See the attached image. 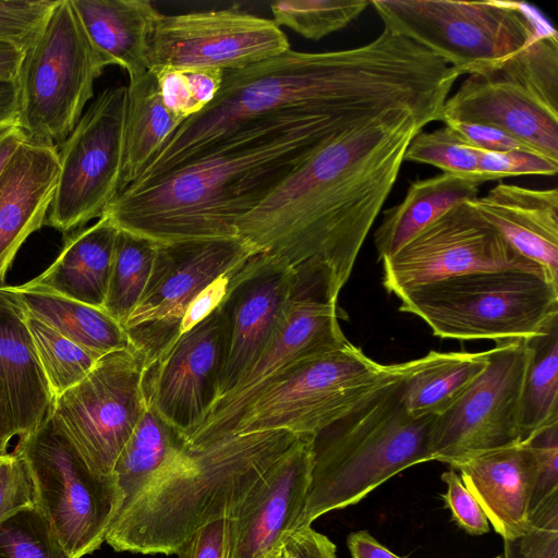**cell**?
<instances>
[{
    "label": "cell",
    "instance_id": "60d3db41",
    "mask_svg": "<svg viewBox=\"0 0 558 558\" xmlns=\"http://www.w3.org/2000/svg\"><path fill=\"white\" fill-rule=\"evenodd\" d=\"M558 161L529 150L480 151L478 179L486 181L520 175H555Z\"/></svg>",
    "mask_w": 558,
    "mask_h": 558
},
{
    "label": "cell",
    "instance_id": "7402d4cb",
    "mask_svg": "<svg viewBox=\"0 0 558 558\" xmlns=\"http://www.w3.org/2000/svg\"><path fill=\"white\" fill-rule=\"evenodd\" d=\"M59 154L28 138L0 175V287L19 250L46 222L58 184Z\"/></svg>",
    "mask_w": 558,
    "mask_h": 558
},
{
    "label": "cell",
    "instance_id": "8d00e7d4",
    "mask_svg": "<svg viewBox=\"0 0 558 558\" xmlns=\"http://www.w3.org/2000/svg\"><path fill=\"white\" fill-rule=\"evenodd\" d=\"M478 159L480 150L468 145L446 124L432 132L420 131L412 137L403 155V161L429 165L444 173L477 181Z\"/></svg>",
    "mask_w": 558,
    "mask_h": 558
},
{
    "label": "cell",
    "instance_id": "ab89813d",
    "mask_svg": "<svg viewBox=\"0 0 558 558\" xmlns=\"http://www.w3.org/2000/svg\"><path fill=\"white\" fill-rule=\"evenodd\" d=\"M59 0L0 1V41L26 51L38 38Z\"/></svg>",
    "mask_w": 558,
    "mask_h": 558
},
{
    "label": "cell",
    "instance_id": "d590c367",
    "mask_svg": "<svg viewBox=\"0 0 558 558\" xmlns=\"http://www.w3.org/2000/svg\"><path fill=\"white\" fill-rule=\"evenodd\" d=\"M371 4L366 0H290L270 4L272 21L304 38L318 40L357 19Z\"/></svg>",
    "mask_w": 558,
    "mask_h": 558
},
{
    "label": "cell",
    "instance_id": "3957f363",
    "mask_svg": "<svg viewBox=\"0 0 558 558\" xmlns=\"http://www.w3.org/2000/svg\"><path fill=\"white\" fill-rule=\"evenodd\" d=\"M351 130L300 111L243 122L197 159L132 183L104 215L118 229L157 243L236 238L240 219L318 148Z\"/></svg>",
    "mask_w": 558,
    "mask_h": 558
},
{
    "label": "cell",
    "instance_id": "f546056e",
    "mask_svg": "<svg viewBox=\"0 0 558 558\" xmlns=\"http://www.w3.org/2000/svg\"><path fill=\"white\" fill-rule=\"evenodd\" d=\"M487 351L437 352L402 363L401 400L413 416L437 415L485 368Z\"/></svg>",
    "mask_w": 558,
    "mask_h": 558
},
{
    "label": "cell",
    "instance_id": "277c9868",
    "mask_svg": "<svg viewBox=\"0 0 558 558\" xmlns=\"http://www.w3.org/2000/svg\"><path fill=\"white\" fill-rule=\"evenodd\" d=\"M298 438L266 430L186 445L116 519L105 542L116 551L175 554L201 527L233 519L257 480Z\"/></svg>",
    "mask_w": 558,
    "mask_h": 558
},
{
    "label": "cell",
    "instance_id": "f1b7e54d",
    "mask_svg": "<svg viewBox=\"0 0 558 558\" xmlns=\"http://www.w3.org/2000/svg\"><path fill=\"white\" fill-rule=\"evenodd\" d=\"M481 184L475 179L444 172L411 182L404 198L384 211L374 233L378 260L393 255L453 206L478 197Z\"/></svg>",
    "mask_w": 558,
    "mask_h": 558
},
{
    "label": "cell",
    "instance_id": "ac0fdd59",
    "mask_svg": "<svg viewBox=\"0 0 558 558\" xmlns=\"http://www.w3.org/2000/svg\"><path fill=\"white\" fill-rule=\"evenodd\" d=\"M290 44L272 20L234 9L159 13L148 39V70H238L279 56Z\"/></svg>",
    "mask_w": 558,
    "mask_h": 558
},
{
    "label": "cell",
    "instance_id": "f35d334b",
    "mask_svg": "<svg viewBox=\"0 0 558 558\" xmlns=\"http://www.w3.org/2000/svg\"><path fill=\"white\" fill-rule=\"evenodd\" d=\"M504 558H558V493L531 512L522 534L504 541Z\"/></svg>",
    "mask_w": 558,
    "mask_h": 558
},
{
    "label": "cell",
    "instance_id": "74e56055",
    "mask_svg": "<svg viewBox=\"0 0 558 558\" xmlns=\"http://www.w3.org/2000/svg\"><path fill=\"white\" fill-rule=\"evenodd\" d=\"M0 558H71L33 506L0 522Z\"/></svg>",
    "mask_w": 558,
    "mask_h": 558
},
{
    "label": "cell",
    "instance_id": "7bdbcfd3",
    "mask_svg": "<svg viewBox=\"0 0 558 558\" xmlns=\"http://www.w3.org/2000/svg\"><path fill=\"white\" fill-rule=\"evenodd\" d=\"M441 480L447 485L444 499L456 523L471 535H482L489 532V522L485 512L464 485L460 475L451 469L441 474Z\"/></svg>",
    "mask_w": 558,
    "mask_h": 558
},
{
    "label": "cell",
    "instance_id": "f907efd6",
    "mask_svg": "<svg viewBox=\"0 0 558 558\" xmlns=\"http://www.w3.org/2000/svg\"><path fill=\"white\" fill-rule=\"evenodd\" d=\"M347 545L352 558H403L381 545L367 531L349 534Z\"/></svg>",
    "mask_w": 558,
    "mask_h": 558
},
{
    "label": "cell",
    "instance_id": "2e32d148",
    "mask_svg": "<svg viewBox=\"0 0 558 558\" xmlns=\"http://www.w3.org/2000/svg\"><path fill=\"white\" fill-rule=\"evenodd\" d=\"M526 339L496 342L485 368L433 421L434 460L450 464L470 454L520 441Z\"/></svg>",
    "mask_w": 558,
    "mask_h": 558
},
{
    "label": "cell",
    "instance_id": "b9f144b4",
    "mask_svg": "<svg viewBox=\"0 0 558 558\" xmlns=\"http://www.w3.org/2000/svg\"><path fill=\"white\" fill-rule=\"evenodd\" d=\"M535 463V477L531 512L547 498L558 493V423H555L525 440Z\"/></svg>",
    "mask_w": 558,
    "mask_h": 558
},
{
    "label": "cell",
    "instance_id": "6da1fadb",
    "mask_svg": "<svg viewBox=\"0 0 558 558\" xmlns=\"http://www.w3.org/2000/svg\"><path fill=\"white\" fill-rule=\"evenodd\" d=\"M457 71L421 45L387 28L372 41L325 52L288 51L223 71L213 101L186 119L138 181L195 159L243 122L288 111L339 120L355 129L395 110L425 125L441 121Z\"/></svg>",
    "mask_w": 558,
    "mask_h": 558
},
{
    "label": "cell",
    "instance_id": "e0dca14e",
    "mask_svg": "<svg viewBox=\"0 0 558 558\" xmlns=\"http://www.w3.org/2000/svg\"><path fill=\"white\" fill-rule=\"evenodd\" d=\"M381 263L383 286L396 295L473 272L527 270L548 276L514 251L468 202L453 206Z\"/></svg>",
    "mask_w": 558,
    "mask_h": 558
},
{
    "label": "cell",
    "instance_id": "5bb4252c",
    "mask_svg": "<svg viewBox=\"0 0 558 558\" xmlns=\"http://www.w3.org/2000/svg\"><path fill=\"white\" fill-rule=\"evenodd\" d=\"M338 299L318 276L296 275L279 323L253 364L218 399L187 445H206L229 436L243 410L271 380L294 364L344 344Z\"/></svg>",
    "mask_w": 558,
    "mask_h": 558
},
{
    "label": "cell",
    "instance_id": "681fc988",
    "mask_svg": "<svg viewBox=\"0 0 558 558\" xmlns=\"http://www.w3.org/2000/svg\"><path fill=\"white\" fill-rule=\"evenodd\" d=\"M193 96L203 110L218 94L223 71L219 69H183Z\"/></svg>",
    "mask_w": 558,
    "mask_h": 558
},
{
    "label": "cell",
    "instance_id": "4fadbf2b",
    "mask_svg": "<svg viewBox=\"0 0 558 558\" xmlns=\"http://www.w3.org/2000/svg\"><path fill=\"white\" fill-rule=\"evenodd\" d=\"M256 253L239 236L157 243L147 287L122 325L146 369L180 337L184 314L201 292Z\"/></svg>",
    "mask_w": 558,
    "mask_h": 558
},
{
    "label": "cell",
    "instance_id": "44dd1931",
    "mask_svg": "<svg viewBox=\"0 0 558 558\" xmlns=\"http://www.w3.org/2000/svg\"><path fill=\"white\" fill-rule=\"evenodd\" d=\"M295 281L290 265L264 253L253 255L238 272L221 303L229 322V349L219 398L260 354L291 300Z\"/></svg>",
    "mask_w": 558,
    "mask_h": 558
},
{
    "label": "cell",
    "instance_id": "ba28073f",
    "mask_svg": "<svg viewBox=\"0 0 558 558\" xmlns=\"http://www.w3.org/2000/svg\"><path fill=\"white\" fill-rule=\"evenodd\" d=\"M385 28L472 74L526 47L553 27L520 1L373 0Z\"/></svg>",
    "mask_w": 558,
    "mask_h": 558
},
{
    "label": "cell",
    "instance_id": "836d02e7",
    "mask_svg": "<svg viewBox=\"0 0 558 558\" xmlns=\"http://www.w3.org/2000/svg\"><path fill=\"white\" fill-rule=\"evenodd\" d=\"M156 250L157 242L119 229L102 310L121 325L144 294Z\"/></svg>",
    "mask_w": 558,
    "mask_h": 558
},
{
    "label": "cell",
    "instance_id": "4316f807",
    "mask_svg": "<svg viewBox=\"0 0 558 558\" xmlns=\"http://www.w3.org/2000/svg\"><path fill=\"white\" fill-rule=\"evenodd\" d=\"M0 304L19 316L39 320L98 356L130 347L122 325L99 307L52 292L7 284L0 287Z\"/></svg>",
    "mask_w": 558,
    "mask_h": 558
},
{
    "label": "cell",
    "instance_id": "5b68a950",
    "mask_svg": "<svg viewBox=\"0 0 558 558\" xmlns=\"http://www.w3.org/2000/svg\"><path fill=\"white\" fill-rule=\"evenodd\" d=\"M399 374L314 437L311 485L298 529L353 506L405 469L433 461L429 435L436 415L404 408ZM296 529V530H298Z\"/></svg>",
    "mask_w": 558,
    "mask_h": 558
},
{
    "label": "cell",
    "instance_id": "83f0119b",
    "mask_svg": "<svg viewBox=\"0 0 558 558\" xmlns=\"http://www.w3.org/2000/svg\"><path fill=\"white\" fill-rule=\"evenodd\" d=\"M0 387L17 436L39 427L50 415L52 395L23 320L0 304Z\"/></svg>",
    "mask_w": 558,
    "mask_h": 558
},
{
    "label": "cell",
    "instance_id": "6f0895ef",
    "mask_svg": "<svg viewBox=\"0 0 558 558\" xmlns=\"http://www.w3.org/2000/svg\"><path fill=\"white\" fill-rule=\"evenodd\" d=\"M268 558H277L276 551L271 554Z\"/></svg>",
    "mask_w": 558,
    "mask_h": 558
},
{
    "label": "cell",
    "instance_id": "8fae6325",
    "mask_svg": "<svg viewBox=\"0 0 558 558\" xmlns=\"http://www.w3.org/2000/svg\"><path fill=\"white\" fill-rule=\"evenodd\" d=\"M13 453L27 466L35 508L70 557L97 550L118 509L113 476L93 472L49 417L20 437Z\"/></svg>",
    "mask_w": 558,
    "mask_h": 558
},
{
    "label": "cell",
    "instance_id": "9a60e30c",
    "mask_svg": "<svg viewBox=\"0 0 558 558\" xmlns=\"http://www.w3.org/2000/svg\"><path fill=\"white\" fill-rule=\"evenodd\" d=\"M126 86L104 89L58 146V184L48 226L75 231L100 218L121 191Z\"/></svg>",
    "mask_w": 558,
    "mask_h": 558
},
{
    "label": "cell",
    "instance_id": "7dc6e473",
    "mask_svg": "<svg viewBox=\"0 0 558 558\" xmlns=\"http://www.w3.org/2000/svg\"><path fill=\"white\" fill-rule=\"evenodd\" d=\"M445 124L453 129L468 145L483 153L533 151L518 138L494 126L453 121Z\"/></svg>",
    "mask_w": 558,
    "mask_h": 558
},
{
    "label": "cell",
    "instance_id": "db71d44e",
    "mask_svg": "<svg viewBox=\"0 0 558 558\" xmlns=\"http://www.w3.org/2000/svg\"><path fill=\"white\" fill-rule=\"evenodd\" d=\"M16 82L0 83V128L17 122Z\"/></svg>",
    "mask_w": 558,
    "mask_h": 558
},
{
    "label": "cell",
    "instance_id": "1f68e13d",
    "mask_svg": "<svg viewBox=\"0 0 558 558\" xmlns=\"http://www.w3.org/2000/svg\"><path fill=\"white\" fill-rule=\"evenodd\" d=\"M182 123L163 105L153 72L129 81L121 191L140 179Z\"/></svg>",
    "mask_w": 558,
    "mask_h": 558
},
{
    "label": "cell",
    "instance_id": "816d5d0a",
    "mask_svg": "<svg viewBox=\"0 0 558 558\" xmlns=\"http://www.w3.org/2000/svg\"><path fill=\"white\" fill-rule=\"evenodd\" d=\"M28 140L16 123L0 128V175L17 149Z\"/></svg>",
    "mask_w": 558,
    "mask_h": 558
},
{
    "label": "cell",
    "instance_id": "8992f818",
    "mask_svg": "<svg viewBox=\"0 0 558 558\" xmlns=\"http://www.w3.org/2000/svg\"><path fill=\"white\" fill-rule=\"evenodd\" d=\"M399 311L442 339H527L558 317V283L527 270L473 272L405 289Z\"/></svg>",
    "mask_w": 558,
    "mask_h": 558
},
{
    "label": "cell",
    "instance_id": "7c38bea8",
    "mask_svg": "<svg viewBox=\"0 0 558 558\" xmlns=\"http://www.w3.org/2000/svg\"><path fill=\"white\" fill-rule=\"evenodd\" d=\"M146 365L131 347L101 356L75 386L53 399L49 418L89 469L110 476L146 407Z\"/></svg>",
    "mask_w": 558,
    "mask_h": 558
},
{
    "label": "cell",
    "instance_id": "f6af8a7d",
    "mask_svg": "<svg viewBox=\"0 0 558 558\" xmlns=\"http://www.w3.org/2000/svg\"><path fill=\"white\" fill-rule=\"evenodd\" d=\"M149 71L156 77L161 100L169 111L183 122L202 111L183 69L157 68Z\"/></svg>",
    "mask_w": 558,
    "mask_h": 558
},
{
    "label": "cell",
    "instance_id": "30bf717a",
    "mask_svg": "<svg viewBox=\"0 0 558 558\" xmlns=\"http://www.w3.org/2000/svg\"><path fill=\"white\" fill-rule=\"evenodd\" d=\"M106 63L87 38L70 0H59L25 51L17 85V124L28 138L57 147L71 134Z\"/></svg>",
    "mask_w": 558,
    "mask_h": 558
},
{
    "label": "cell",
    "instance_id": "d6a6232c",
    "mask_svg": "<svg viewBox=\"0 0 558 558\" xmlns=\"http://www.w3.org/2000/svg\"><path fill=\"white\" fill-rule=\"evenodd\" d=\"M527 363L520 409V441L558 423V317L526 339Z\"/></svg>",
    "mask_w": 558,
    "mask_h": 558
},
{
    "label": "cell",
    "instance_id": "bcb514c9",
    "mask_svg": "<svg viewBox=\"0 0 558 558\" xmlns=\"http://www.w3.org/2000/svg\"><path fill=\"white\" fill-rule=\"evenodd\" d=\"M231 519L209 523L191 535L175 553L178 558H229Z\"/></svg>",
    "mask_w": 558,
    "mask_h": 558
},
{
    "label": "cell",
    "instance_id": "f5cc1de1",
    "mask_svg": "<svg viewBox=\"0 0 558 558\" xmlns=\"http://www.w3.org/2000/svg\"><path fill=\"white\" fill-rule=\"evenodd\" d=\"M24 53L16 45L0 41V83L16 82Z\"/></svg>",
    "mask_w": 558,
    "mask_h": 558
},
{
    "label": "cell",
    "instance_id": "9c48e42d",
    "mask_svg": "<svg viewBox=\"0 0 558 558\" xmlns=\"http://www.w3.org/2000/svg\"><path fill=\"white\" fill-rule=\"evenodd\" d=\"M401 363L380 364L349 340L305 359L267 384L239 416L232 434L287 430L316 436L395 378Z\"/></svg>",
    "mask_w": 558,
    "mask_h": 558
},
{
    "label": "cell",
    "instance_id": "9f6ffc18",
    "mask_svg": "<svg viewBox=\"0 0 558 558\" xmlns=\"http://www.w3.org/2000/svg\"><path fill=\"white\" fill-rule=\"evenodd\" d=\"M10 456V453L5 457H0V464Z\"/></svg>",
    "mask_w": 558,
    "mask_h": 558
},
{
    "label": "cell",
    "instance_id": "52a82bcc",
    "mask_svg": "<svg viewBox=\"0 0 558 558\" xmlns=\"http://www.w3.org/2000/svg\"><path fill=\"white\" fill-rule=\"evenodd\" d=\"M497 128L558 161V34L550 27L526 47L470 74L444 105L441 122Z\"/></svg>",
    "mask_w": 558,
    "mask_h": 558
},
{
    "label": "cell",
    "instance_id": "ffe728a7",
    "mask_svg": "<svg viewBox=\"0 0 558 558\" xmlns=\"http://www.w3.org/2000/svg\"><path fill=\"white\" fill-rule=\"evenodd\" d=\"M313 458L314 436L299 437L257 480L231 519L229 558H268L298 529Z\"/></svg>",
    "mask_w": 558,
    "mask_h": 558
},
{
    "label": "cell",
    "instance_id": "680465c9",
    "mask_svg": "<svg viewBox=\"0 0 558 558\" xmlns=\"http://www.w3.org/2000/svg\"><path fill=\"white\" fill-rule=\"evenodd\" d=\"M494 558H502L501 556H497V557H494Z\"/></svg>",
    "mask_w": 558,
    "mask_h": 558
},
{
    "label": "cell",
    "instance_id": "603a6c76",
    "mask_svg": "<svg viewBox=\"0 0 558 558\" xmlns=\"http://www.w3.org/2000/svg\"><path fill=\"white\" fill-rule=\"evenodd\" d=\"M472 493L504 541L524 532L535 477L533 452L525 441L476 452L449 464Z\"/></svg>",
    "mask_w": 558,
    "mask_h": 558
},
{
    "label": "cell",
    "instance_id": "ee69618b",
    "mask_svg": "<svg viewBox=\"0 0 558 558\" xmlns=\"http://www.w3.org/2000/svg\"><path fill=\"white\" fill-rule=\"evenodd\" d=\"M33 506L34 489L27 466L12 452L0 464V522L16 510Z\"/></svg>",
    "mask_w": 558,
    "mask_h": 558
},
{
    "label": "cell",
    "instance_id": "d6986e66",
    "mask_svg": "<svg viewBox=\"0 0 558 558\" xmlns=\"http://www.w3.org/2000/svg\"><path fill=\"white\" fill-rule=\"evenodd\" d=\"M229 349L228 316L220 306L182 333L146 369V401L187 441L219 398Z\"/></svg>",
    "mask_w": 558,
    "mask_h": 558
},
{
    "label": "cell",
    "instance_id": "d4e9b609",
    "mask_svg": "<svg viewBox=\"0 0 558 558\" xmlns=\"http://www.w3.org/2000/svg\"><path fill=\"white\" fill-rule=\"evenodd\" d=\"M118 232L116 225L102 215L94 225L66 236L54 262L20 286L102 308Z\"/></svg>",
    "mask_w": 558,
    "mask_h": 558
},
{
    "label": "cell",
    "instance_id": "484cf974",
    "mask_svg": "<svg viewBox=\"0 0 558 558\" xmlns=\"http://www.w3.org/2000/svg\"><path fill=\"white\" fill-rule=\"evenodd\" d=\"M92 46L106 65H119L129 81L148 71V39L160 13L147 0H70Z\"/></svg>",
    "mask_w": 558,
    "mask_h": 558
},
{
    "label": "cell",
    "instance_id": "cb8c5ba5",
    "mask_svg": "<svg viewBox=\"0 0 558 558\" xmlns=\"http://www.w3.org/2000/svg\"><path fill=\"white\" fill-rule=\"evenodd\" d=\"M520 255L558 282V190L499 183L468 202Z\"/></svg>",
    "mask_w": 558,
    "mask_h": 558
},
{
    "label": "cell",
    "instance_id": "e575fe53",
    "mask_svg": "<svg viewBox=\"0 0 558 558\" xmlns=\"http://www.w3.org/2000/svg\"><path fill=\"white\" fill-rule=\"evenodd\" d=\"M19 317L29 333L52 399L78 384L101 357L35 318Z\"/></svg>",
    "mask_w": 558,
    "mask_h": 558
},
{
    "label": "cell",
    "instance_id": "c3c4849f",
    "mask_svg": "<svg viewBox=\"0 0 558 558\" xmlns=\"http://www.w3.org/2000/svg\"><path fill=\"white\" fill-rule=\"evenodd\" d=\"M276 555L277 558H337L336 545L311 525L288 534Z\"/></svg>",
    "mask_w": 558,
    "mask_h": 558
},
{
    "label": "cell",
    "instance_id": "7a4b0ae2",
    "mask_svg": "<svg viewBox=\"0 0 558 558\" xmlns=\"http://www.w3.org/2000/svg\"><path fill=\"white\" fill-rule=\"evenodd\" d=\"M424 126L395 110L331 140L239 220L238 236L298 274L324 276L339 296Z\"/></svg>",
    "mask_w": 558,
    "mask_h": 558
},
{
    "label": "cell",
    "instance_id": "4dcf8cb0",
    "mask_svg": "<svg viewBox=\"0 0 558 558\" xmlns=\"http://www.w3.org/2000/svg\"><path fill=\"white\" fill-rule=\"evenodd\" d=\"M186 445V438L147 404L112 470L118 490L113 522Z\"/></svg>",
    "mask_w": 558,
    "mask_h": 558
},
{
    "label": "cell",
    "instance_id": "11a10c76",
    "mask_svg": "<svg viewBox=\"0 0 558 558\" xmlns=\"http://www.w3.org/2000/svg\"><path fill=\"white\" fill-rule=\"evenodd\" d=\"M14 436H17L16 425L7 398L0 387V457L9 454L8 446Z\"/></svg>",
    "mask_w": 558,
    "mask_h": 558
}]
</instances>
